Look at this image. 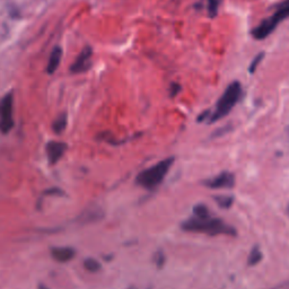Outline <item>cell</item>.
I'll return each instance as SVG.
<instances>
[{
    "instance_id": "1",
    "label": "cell",
    "mask_w": 289,
    "mask_h": 289,
    "mask_svg": "<svg viewBox=\"0 0 289 289\" xmlns=\"http://www.w3.org/2000/svg\"><path fill=\"white\" fill-rule=\"evenodd\" d=\"M182 228L185 232L202 233L210 235V236L236 234V230H235L234 227L227 225L224 220L219 219V218H213L210 216L205 218H198L193 216L190 219L183 221Z\"/></svg>"
},
{
    "instance_id": "2",
    "label": "cell",
    "mask_w": 289,
    "mask_h": 289,
    "mask_svg": "<svg viewBox=\"0 0 289 289\" xmlns=\"http://www.w3.org/2000/svg\"><path fill=\"white\" fill-rule=\"evenodd\" d=\"M173 163H174V158L173 157L160 160L157 164L152 165L151 167L146 168V170L140 172L137 175L136 182L144 189H155L163 182V180L165 179L168 171H170Z\"/></svg>"
},
{
    "instance_id": "3",
    "label": "cell",
    "mask_w": 289,
    "mask_h": 289,
    "mask_svg": "<svg viewBox=\"0 0 289 289\" xmlns=\"http://www.w3.org/2000/svg\"><path fill=\"white\" fill-rule=\"evenodd\" d=\"M241 94L242 86L238 81H233L232 84L227 86V88L217 102L216 110L210 115V122H216L218 120L225 118L237 104Z\"/></svg>"
},
{
    "instance_id": "4",
    "label": "cell",
    "mask_w": 289,
    "mask_h": 289,
    "mask_svg": "<svg viewBox=\"0 0 289 289\" xmlns=\"http://www.w3.org/2000/svg\"><path fill=\"white\" fill-rule=\"evenodd\" d=\"M289 17V3H283L271 17L264 19L261 24L252 31V35L255 40H264L274 32L280 23Z\"/></svg>"
},
{
    "instance_id": "5",
    "label": "cell",
    "mask_w": 289,
    "mask_h": 289,
    "mask_svg": "<svg viewBox=\"0 0 289 289\" xmlns=\"http://www.w3.org/2000/svg\"><path fill=\"white\" fill-rule=\"evenodd\" d=\"M14 98L13 94H7L0 104V129L2 132H9L14 127Z\"/></svg>"
},
{
    "instance_id": "6",
    "label": "cell",
    "mask_w": 289,
    "mask_h": 289,
    "mask_svg": "<svg viewBox=\"0 0 289 289\" xmlns=\"http://www.w3.org/2000/svg\"><path fill=\"white\" fill-rule=\"evenodd\" d=\"M204 184L209 189H230L235 184V176L230 172H222L217 176L206 180Z\"/></svg>"
},
{
    "instance_id": "7",
    "label": "cell",
    "mask_w": 289,
    "mask_h": 289,
    "mask_svg": "<svg viewBox=\"0 0 289 289\" xmlns=\"http://www.w3.org/2000/svg\"><path fill=\"white\" fill-rule=\"evenodd\" d=\"M92 55L93 51L89 47H86L85 49H82V51L79 53V56L77 57V59L75 60V63L72 64V72L73 73H80L86 72L89 68L90 61H92Z\"/></svg>"
},
{
    "instance_id": "8",
    "label": "cell",
    "mask_w": 289,
    "mask_h": 289,
    "mask_svg": "<svg viewBox=\"0 0 289 289\" xmlns=\"http://www.w3.org/2000/svg\"><path fill=\"white\" fill-rule=\"evenodd\" d=\"M66 150H67V144L65 143H58L51 142L47 144V155L49 158V162L51 164H56L59 162L61 157L65 155Z\"/></svg>"
},
{
    "instance_id": "9",
    "label": "cell",
    "mask_w": 289,
    "mask_h": 289,
    "mask_svg": "<svg viewBox=\"0 0 289 289\" xmlns=\"http://www.w3.org/2000/svg\"><path fill=\"white\" fill-rule=\"evenodd\" d=\"M51 255L56 261L60 263L69 262L70 260H72L76 255V251L72 247L66 246V247H52L51 249Z\"/></svg>"
},
{
    "instance_id": "10",
    "label": "cell",
    "mask_w": 289,
    "mask_h": 289,
    "mask_svg": "<svg viewBox=\"0 0 289 289\" xmlns=\"http://www.w3.org/2000/svg\"><path fill=\"white\" fill-rule=\"evenodd\" d=\"M61 58H63V49L60 47H56L52 50L47 65V72L49 75H52V73L57 72L61 63Z\"/></svg>"
},
{
    "instance_id": "11",
    "label": "cell",
    "mask_w": 289,
    "mask_h": 289,
    "mask_svg": "<svg viewBox=\"0 0 289 289\" xmlns=\"http://www.w3.org/2000/svg\"><path fill=\"white\" fill-rule=\"evenodd\" d=\"M66 127H67V115L63 113L55 120V122H53V131H55L56 134L60 135L61 132L66 129Z\"/></svg>"
},
{
    "instance_id": "12",
    "label": "cell",
    "mask_w": 289,
    "mask_h": 289,
    "mask_svg": "<svg viewBox=\"0 0 289 289\" xmlns=\"http://www.w3.org/2000/svg\"><path fill=\"white\" fill-rule=\"evenodd\" d=\"M261 260H262L261 251H260L259 247H253L249 254V260H247L249 266H251V267L257 266V264L261 261Z\"/></svg>"
},
{
    "instance_id": "13",
    "label": "cell",
    "mask_w": 289,
    "mask_h": 289,
    "mask_svg": "<svg viewBox=\"0 0 289 289\" xmlns=\"http://www.w3.org/2000/svg\"><path fill=\"white\" fill-rule=\"evenodd\" d=\"M84 268L89 272H97L101 269V264L97 260L93 258H87L84 260Z\"/></svg>"
},
{
    "instance_id": "14",
    "label": "cell",
    "mask_w": 289,
    "mask_h": 289,
    "mask_svg": "<svg viewBox=\"0 0 289 289\" xmlns=\"http://www.w3.org/2000/svg\"><path fill=\"white\" fill-rule=\"evenodd\" d=\"M215 200L218 204V206L221 208H229L233 205V197L230 196H218L215 197Z\"/></svg>"
},
{
    "instance_id": "15",
    "label": "cell",
    "mask_w": 289,
    "mask_h": 289,
    "mask_svg": "<svg viewBox=\"0 0 289 289\" xmlns=\"http://www.w3.org/2000/svg\"><path fill=\"white\" fill-rule=\"evenodd\" d=\"M193 214H195V216L198 218H205V217L210 216L209 209L207 208V206L206 205L195 206V208H193Z\"/></svg>"
},
{
    "instance_id": "16",
    "label": "cell",
    "mask_w": 289,
    "mask_h": 289,
    "mask_svg": "<svg viewBox=\"0 0 289 289\" xmlns=\"http://www.w3.org/2000/svg\"><path fill=\"white\" fill-rule=\"evenodd\" d=\"M218 0H208V14L210 18H214L218 11Z\"/></svg>"
},
{
    "instance_id": "17",
    "label": "cell",
    "mask_w": 289,
    "mask_h": 289,
    "mask_svg": "<svg viewBox=\"0 0 289 289\" xmlns=\"http://www.w3.org/2000/svg\"><path fill=\"white\" fill-rule=\"evenodd\" d=\"M263 57H264L263 52H261V53H259V55H258L257 57H255L253 60H252V63H251V65H250V67H249V72H250L251 73H254V72H255V70L258 69L260 63H261L262 59H263Z\"/></svg>"
},
{
    "instance_id": "18",
    "label": "cell",
    "mask_w": 289,
    "mask_h": 289,
    "mask_svg": "<svg viewBox=\"0 0 289 289\" xmlns=\"http://www.w3.org/2000/svg\"><path fill=\"white\" fill-rule=\"evenodd\" d=\"M179 92H180V86L177 84H173L171 87V96H175Z\"/></svg>"
},
{
    "instance_id": "19",
    "label": "cell",
    "mask_w": 289,
    "mask_h": 289,
    "mask_svg": "<svg viewBox=\"0 0 289 289\" xmlns=\"http://www.w3.org/2000/svg\"><path fill=\"white\" fill-rule=\"evenodd\" d=\"M128 289H137V288L134 287V286H131V287H129V288H128Z\"/></svg>"
},
{
    "instance_id": "20",
    "label": "cell",
    "mask_w": 289,
    "mask_h": 289,
    "mask_svg": "<svg viewBox=\"0 0 289 289\" xmlns=\"http://www.w3.org/2000/svg\"><path fill=\"white\" fill-rule=\"evenodd\" d=\"M283 3H289V0H286V1H284Z\"/></svg>"
},
{
    "instance_id": "21",
    "label": "cell",
    "mask_w": 289,
    "mask_h": 289,
    "mask_svg": "<svg viewBox=\"0 0 289 289\" xmlns=\"http://www.w3.org/2000/svg\"><path fill=\"white\" fill-rule=\"evenodd\" d=\"M288 215H289V206H288Z\"/></svg>"
}]
</instances>
